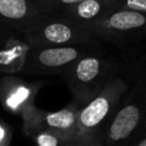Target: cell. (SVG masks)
Segmentation results:
<instances>
[{"instance_id":"1","label":"cell","mask_w":146,"mask_h":146,"mask_svg":"<svg viewBox=\"0 0 146 146\" xmlns=\"http://www.w3.org/2000/svg\"><path fill=\"white\" fill-rule=\"evenodd\" d=\"M128 92V81L119 75L83 103L76 115V135L73 146H102L105 127Z\"/></svg>"},{"instance_id":"2","label":"cell","mask_w":146,"mask_h":146,"mask_svg":"<svg viewBox=\"0 0 146 146\" xmlns=\"http://www.w3.org/2000/svg\"><path fill=\"white\" fill-rule=\"evenodd\" d=\"M120 72L119 62L98 48L74 62L63 75L74 99L83 104L112 79L119 76Z\"/></svg>"},{"instance_id":"3","label":"cell","mask_w":146,"mask_h":146,"mask_svg":"<svg viewBox=\"0 0 146 146\" xmlns=\"http://www.w3.org/2000/svg\"><path fill=\"white\" fill-rule=\"evenodd\" d=\"M21 38L27 44L39 47L103 43L92 27L54 14H47L39 18Z\"/></svg>"},{"instance_id":"4","label":"cell","mask_w":146,"mask_h":146,"mask_svg":"<svg viewBox=\"0 0 146 146\" xmlns=\"http://www.w3.org/2000/svg\"><path fill=\"white\" fill-rule=\"evenodd\" d=\"M143 95V88L139 91L137 86L127 94L105 127L102 146H131L144 133Z\"/></svg>"},{"instance_id":"5","label":"cell","mask_w":146,"mask_h":146,"mask_svg":"<svg viewBox=\"0 0 146 146\" xmlns=\"http://www.w3.org/2000/svg\"><path fill=\"white\" fill-rule=\"evenodd\" d=\"M100 48V44H76L59 47L30 46L21 73L25 75L63 74L79 58Z\"/></svg>"},{"instance_id":"6","label":"cell","mask_w":146,"mask_h":146,"mask_svg":"<svg viewBox=\"0 0 146 146\" xmlns=\"http://www.w3.org/2000/svg\"><path fill=\"white\" fill-rule=\"evenodd\" d=\"M81 105L80 102L74 99L66 107L55 112L35 110L30 105L22 111L24 130L27 135L40 130L50 131L68 139L73 145L76 135V115Z\"/></svg>"},{"instance_id":"7","label":"cell","mask_w":146,"mask_h":146,"mask_svg":"<svg viewBox=\"0 0 146 146\" xmlns=\"http://www.w3.org/2000/svg\"><path fill=\"white\" fill-rule=\"evenodd\" d=\"M146 14L117 8L105 15L91 27L104 42H120L143 35Z\"/></svg>"},{"instance_id":"8","label":"cell","mask_w":146,"mask_h":146,"mask_svg":"<svg viewBox=\"0 0 146 146\" xmlns=\"http://www.w3.org/2000/svg\"><path fill=\"white\" fill-rule=\"evenodd\" d=\"M47 15L38 0H0V31L10 36L22 34Z\"/></svg>"},{"instance_id":"9","label":"cell","mask_w":146,"mask_h":146,"mask_svg":"<svg viewBox=\"0 0 146 146\" xmlns=\"http://www.w3.org/2000/svg\"><path fill=\"white\" fill-rule=\"evenodd\" d=\"M120 8L119 0H83L80 3L54 13L82 25L90 26L114 9Z\"/></svg>"},{"instance_id":"10","label":"cell","mask_w":146,"mask_h":146,"mask_svg":"<svg viewBox=\"0 0 146 146\" xmlns=\"http://www.w3.org/2000/svg\"><path fill=\"white\" fill-rule=\"evenodd\" d=\"M29 47L30 44H27L21 36L13 38L3 44L0 48V72H19Z\"/></svg>"},{"instance_id":"11","label":"cell","mask_w":146,"mask_h":146,"mask_svg":"<svg viewBox=\"0 0 146 146\" xmlns=\"http://www.w3.org/2000/svg\"><path fill=\"white\" fill-rule=\"evenodd\" d=\"M36 146H73L68 139H65L50 131H33L29 133Z\"/></svg>"},{"instance_id":"12","label":"cell","mask_w":146,"mask_h":146,"mask_svg":"<svg viewBox=\"0 0 146 146\" xmlns=\"http://www.w3.org/2000/svg\"><path fill=\"white\" fill-rule=\"evenodd\" d=\"M46 9L47 14H54L65 8L75 6L83 0H38Z\"/></svg>"},{"instance_id":"13","label":"cell","mask_w":146,"mask_h":146,"mask_svg":"<svg viewBox=\"0 0 146 146\" xmlns=\"http://www.w3.org/2000/svg\"><path fill=\"white\" fill-rule=\"evenodd\" d=\"M120 8L146 14V0H119Z\"/></svg>"},{"instance_id":"14","label":"cell","mask_w":146,"mask_h":146,"mask_svg":"<svg viewBox=\"0 0 146 146\" xmlns=\"http://www.w3.org/2000/svg\"><path fill=\"white\" fill-rule=\"evenodd\" d=\"M10 139V133L3 127L2 122H0V146H8Z\"/></svg>"},{"instance_id":"15","label":"cell","mask_w":146,"mask_h":146,"mask_svg":"<svg viewBox=\"0 0 146 146\" xmlns=\"http://www.w3.org/2000/svg\"><path fill=\"white\" fill-rule=\"evenodd\" d=\"M131 146H146V137H145V133H141L135 141Z\"/></svg>"},{"instance_id":"16","label":"cell","mask_w":146,"mask_h":146,"mask_svg":"<svg viewBox=\"0 0 146 146\" xmlns=\"http://www.w3.org/2000/svg\"><path fill=\"white\" fill-rule=\"evenodd\" d=\"M13 38H16V36H10V35L3 33L2 31H0V48H1L3 44H6V43H7L10 39H13Z\"/></svg>"}]
</instances>
